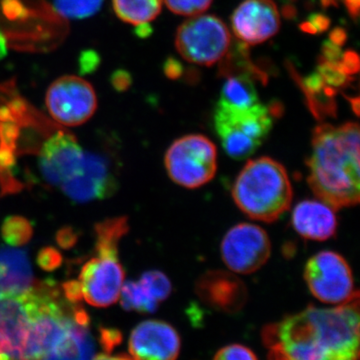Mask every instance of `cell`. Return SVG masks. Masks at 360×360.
<instances>
[{"instance_id":"83f0119b","label":"cell","mask_w":360,"mask_h":360,"mask_svg":"<svg viewBox=\"0 0 360 360\" xmlns=\"http://www.w3.org/2000/svg\"><path fill=\"white\" fill-rule=\"evenodd\" d=\"M317 72L321 75L326 84L335 87V89L345 86L352 80L349 75H347L341 71L338 63L321 61L317 68Z\"/></svg>"},{"instance_id":"9a60e30c","label":"cell","mask_w":360,"mask_h":360,"mask_svg":"<svg viewBox=\"0 0 360 360\" xmlns=\"http://www.w3.org/2000/svg\"><path fill=\"white\" fill-rule=\"evenodd\" d=\"M179 350V333L165 321L141 322L130 335L129 352L134 360H176Z\"/></svg>"},{"instance_id":"e575fe53","label":"cell","mask_w":360,"mask_h":360,"mask_svg":"<svg viewBox=\"0 0 360 360\" xmlns=\"http://www.w3.org/2000/svg\"><path fill=\"white\" fill-rule=\"evenodd\" d=\"M163 71L169 79L177 80L184 75V66L176 58H168L163 65Z\"/></svg>"},{"instance_id":"8d00e7d4","label":"cell","mask_w":360,"mask_h":360,"mask_svg":"<svg viewBox=\"0 0 360 360\" xmlns=\"http://www.w3.org/2000/svg\"><path fill=\"white\" fill-rule=\"evenodd\" d=\"M329 40L333 42V44L338 45V46H342L347 42V33L345 32V28L336 27L329 34Z\"/></svg>"},{"instance_id":"5bb4252c","label":"cell","mask_w":360,"mask_h":360,"mask_svg":"<svg viewBox=\"0 0 360 360\" xmlns=\"http://www.w3.org/2000/svg\"><path fill=\"white\" fill-rule=\"evenodd\" d=\"M234 34L246 44H259L278 32L281 15L272 0H245L231 18Z\"/></svg>"},{"instance_id":"60d3db41","label":"cell","mask_w":360,"mask_h":360,"mask_svg":"<svg viewBox=\"0 0 360 360\" xmlns=\"http://www.w3.org/2000/svg\"><path fill=\"white\" fill-rule=\"evenodd\" d=\"M347 101L352 104V110L354 111L355 115H359V97H348Z\"/></svg>"},{"instance_id":"8992f818","label":"cell","mask_w":360,"mask_h":360,"mask_svg":"<svg viewBox=\"0 0 360 360\" xmlns=\"http://www.w3.org/2000/svg\"><path fill=\"white\" fill-rule=\"evenodd\" d=\"M227 26L217 16L195 15L177 30L175 46L188 63L212 66L224 58L231 49Z\"/></svg>"},{"instance_id":"ab89813d","label":"cell","mask_w":360,"mask_h":360,"mask_svg":"<svg viewBox=\"0 0 360 360\" xmlns=\"http://www.w3.org/2000/svg\"><path fill=\"white\" fill-rule=\"evenodd\" d=\"M94 360H134L127 356V355H117V356H110L108 354H101Z\"/></svg>"},{"instance_id":"44dd1931","label":"cell","mask_w":360,"mask_h":360,"mask_svg":"<svg viewBox=\"0 0 360 360\" xmlns=\"http://www.w3.org/2000/svg\"><path fill=\"white\" fill-rule=\"evenodd\" d=\"M112 2L118 18L134 25L155 20L162 6V0H112Z\"/></svg>"},{"instance_id":"d6a6232c","label":"cell","mask_w":360,"mask_h":360,"mask_svg":"<svg viewBox=\"0 0 360 360\" xmlns=\"http://www.w3.org/2000/svg\"><path fill=\"white\" fill-rule=\"evenodd\" d=\"M122 342V333L116 329L103 328L101 330V343L106 352H110Z\"/></svg>"},{"instance_id":"1f68e13d","label":"cell","mask_w":360,"mask_h":360,"mask_svg":"<svg viewBox=\"0 0 360 360\" xmlns=\"http://www.w3.org/2000/svg\"><path fill=\"white\" fill-rule=\"evenodd\" d=\"M338 63L341 71L347 75H356L359 71V56L355 51H345Z\"/></svg>"},{"instance_id":"52a82bcc","label":"cell","mask_w":360,"mask_h":360,"mask_svg":"<svg viewBox=\"0 0 360 360\" xmlns=\"http://www.w3.org/2000/svg\"><path fill=\"white\" fill-rule=\"evenodd\" d=\"M304 279L310 292L323 303L342 304L359 295L349 264L335 251H321L310 257Z\"/></svg>"},{"instance_id":"e0dca14e","label":"cell","mask_w":360,"mask_h":360,"mask_svg":"<svg viewBox=\"0 0 360 360\" xmlns=\"http://www.w3.org/2000/svg\"><path fill=\"white\" fill-rule=\"evenodd\" d=\"M291 224L303 238L326 241L335 236L338 222L335 210L323 201L303 200L293 210Z\"/></svg>"},{"instance_id":"d6986e66","label":"cell","mask_w":360,"mask_h":360,"mask_svg":"<svg viewBox=\"0 0 360 360\" xmlns=\"http://www.w3.org/2000/svg\"><path fill=\"white\" fill-rule=\"evenodd\" d=\"M32 269L25 251L0 248V298L30 290Z\"/></svg>"},{"instance_id":"4fadbf2b","label":"cell","mask_w":360,"mask_h":360,"mask_svg":"<svg viewBox=\"0 0 360 360\" xmlns=\"http://www.w3.org/2000/svg\"><path fill=\"white\" fill-rule=\"evenodd\" d=\"M68 198L77 202L101 200L115 193L116 182L108 160L96 153H84L77 174L60 186Z\"/></svg>"},{"instance_id":"7a4b0ae2","label":"cell","mask_w":360,"mask_h":360,"mask_svg":"<svg viewBox=\"0 0 360 360\" xmlns=\"http://www.w3.org/2000/svg\"><path fill=\"white\" fill-rule=\"evenodd\" d=\"M359 125L328 123L315 127L309 160V182L315 196L333 210L359 202Z\"/></svg>"},{"instance_id":"603a6c76","label":"cell","mask_w":360,"mask_h":360,"mask_svg":"<svg viewBox=\"0 0 360 360\" xmlns=\"http://www.w3.org/2000/svg\"><path fill=\"white\" fill-rule=\"evenodd\" d=\"M129 231L127 217L104 220L96 225L97 255H118V243Z\"/></svg>"},{"instance_id":"8fae6325","label":"cell","mask_w":360,"mask_h":360,"mask_svg":"<svg viewBox=\"0 0 360 360\" xmlns=\"http://www.w3.org/2000/svg\"><path fill=\"white\" fill-rule=\"evenodd\" d=\"M124 276L118 255H97L82 266L80 272L82 298L92 307L115 304L120 300Z\"/></svg>"},{"instance_id":"d4e9b609","label":"cell","mask_w":360,"mask_h":360,"mask_svg":"<svg viewBox=\"0 0 360 360\" xmlns=\"http://www.w3.org/2000/svg\"><path fill=\"white\" fill-rule=\"evenodd\" d=\"M103 0H54L56 11L65 18L82 20L94 15Z\"/></svg>"},{"instance_id":"74e56055","label":"cell","mask_w":360,"mask_h":360,"mask_svg":"<svg viewBox=\"0 0 360 360\" xmlns=\"http://www.w3.org/2000/svg\"><path fill=\"white\" fill-rule=\"evenodd\" d=\"M343 1H345V6L352 18H359L360 0H343Z\"/></svg>"},{"instance_id":"30bf717a","label":"cell","mask_w":360,"mask_h":360,"mask_svg":"<svg viewBox=\"0 0 360 360\" xmlns=\"http://www.w3.org/2000/svg\"><path fill=\"white\" fill-rule=\"evenodd\" d=\"M34 288L0 298V360H25Z\"/></svg>"},{"instance_id":"484cf974","label":"cell","mask_w":360,"mask_h":360,"mask_svg":"<svg viewBox=\"0 0 360 360\" xmlns=\"http://www.w3.org/2000/svg\"><path fill=\"white\" fill-rule=\"evenodd\" d=\"M141 279L153 291V295L160 302L167 300L172 290L169 278L163 272L151 270L142 274Z\"/></svg>"},{"instance_id":"4316f807","label":"cell","mask_w":360,"mask_h":360,"mask_svg":"<svg viewBox=\"0 0 360 360\" xmlns=\"http://www.w3.org/2000/svg\"><path fill=\"white\" fill-rule=\"evenodd\" d=\"M213 0H165L169 11L182 16H195L207 11Z\"/></svg>"},{"instance_id":"5b68a950","label":"cell","mask_w":360,"mask_h":360,"mask_svg":"<svg viewBox=\"0 0 360 360\" xmlns=\"http://www.w3.org/2000/svg\"><path fill=\"white\" fill-rule=\"evenodd\" d=\"M165 168L172 181L186 188L208 184L217 170V149L210 139L189 134L176 139L167 149Z\"/></svg>"},{"instance_id":"f1b7e54d","label":"cell","mask_w":360,"mask_h":360,"mask_svg":"<svg viewBox=\"0 0 360 360\" xmlns=\"http://www.w3.org/2000/svg\"><path fill=\"white\" fill-rule=\"evenodd\" d=\"M214 360H258L250 348L243 345H232L220 349Z\"/></svg>"},{"instance_id":"ffe728a7","label":"cell","mask_w":360,"mask_h":360,"mask_svg":"<svg viewBox=\"0 0 360 360\" xmlns=\"http://www.w3.org/2000/svg\"><path fill=\"white\" fill-rule=\"evenodd\" d=\"M219 101L238 108L255 105L258 103V94L253 78L248 75H229L222 86Z\"/></svg>"},{"instance_id":"ac0fdd59","label":"cell","mask_w":360,"mask_h":360,"mask_svg":"<svg viewBox=\"0 0 360 360\" xmlns=\"http://www.w3.org/2000/svg\"><path fill=\"white\" fill-rule=\"evenodd\" d=\"M94 342L89 333V315L75 307L70 328L44 360H92Z\"/></svg>"},{"instance_id":"2e32d148","label":"cell","mask_w":360,"mask_h":360,"mask_svg":"<svg viewBox=\"0 0 360 360\" xmlns=\"http://www.w3.org/2000/svg\"><path fill=\"white\" fill-rule=\"evenodd\" d=\"M195 291L200 300L224 312H238L248 300V288L236 274L210 270L198 278Z\"/></svg>"},{"instance_id":"9c48e42d","label":"cell","mask_w":360,"mask_h":360,"mask_svg":"<svg viewBox=\"0 0 360 360\" xmlns=\"http://www.w3.org/2000/svg\"><path fill=\"white\" fill-rule=\"evenodd\" d=\"M220 252L225 265L231 271L250 274L266 264L271 253V243L262 227L239 224L225 234Z\"/></svg>"},{"instance_id":"f546056e","label":"cell","mask_w":360,"mask_h":360,"mask_svg":"<svg viewBox=\"0 0 360 360\" xmlns=\"http://www.w3.org/2000/svg\"><path fill=\"white\" fill-rule=\"evenodd\" d=\"M37 264L42 269L52 271L60 266L63 264V257L58 250L53 248H42L37 255Z\"/></svg>"},{"instance_id":"d590c367","label":"cell","mask_w":360,"mask_h":360,"mask_svg":"<svg viewBox=\"0 0 360 360\" xmlns=\"http://www.w3.org/2000/svg\"><path fill=\"white\" fill-rule=\"evenodd\" d=\"M56 239H58V243L61 248H70L77 243V236L75 232H73L72 229L66 227V229L58 231Z\"/></svg>"},{"instance_id":"f35d334b","label":"cell","mask_w":360,"mask_h":360,"mask_svg":"<svg viewBox=\"0 0 360 360\" xmlns=\"http://www.w3.org/2000/svg\"><path fill=\"white\" fill-rule=\"evenodd\" d=\"M153 32V28L149 25V23H144V25H139L137 27L136 33L139 37L141 39H146V37H149Z\"/></svg>"},{"instance_id":"7402d4cb","label":"cell","mask_w":360,"mask_h":360,"mask_svg":"<svg viewBox=\"0 0 360 360\" xmlns=\"http://www.w3.org/2000/svg\"><path fill=\"white\" fill-rule=\"evenodd\" d=\"M122 305L127 311L153 314L158 309L160 302L141 278L137 281L123 283L120 291Z\"/></svg>"},{"instance_id":"6da1fadb","label":"cell","mask_w":360,"mask_h":360,"mask_svg":"<svg viewBox=\"0 0 360 360\" xmlns=\"http://www.w3.org/2000/svg\"><path fill=\"white\" fill-rule=\"evenodd\" d=\"M359 295L333 309L310 307L264 330L269 360H359Z\"/></svg>"},{"instance_id":"277c9868","label":"cell","mask_w":360,"mask_h":360,"mask_svg":"<svg viewBox=\"0 0 360 360\" xmlns=\"http://www.w3.org/2000/svg\"><path fill=\"white\" fill-rule=\"evenodd\" d=\"M274 115L262 103L238 108L219 101L214 112V127L225 153L243 160L252 155L269 134Z\"/></svg>"},{"instance_id":"4dcf8cb0","label":"cell","mask_w":360,"mask_h":360,"mask_svg":"<svg viewBox=\"0 0 360 360\" xmlns=\"http://www.w3.org/2000/svg\"><path fill=\"white\" fill-rule=\"evenodd\" d=\"M329 26H330V20L328 16L321 13H312L307 21L300 25V30L305 33L316 34V33L328 32Z\"/></svg>"},{"instance_id":"ba28073f","label":"cell","mask_w":360,"mask_h":360,"mask_svg":"<svg viewBox=\"0 0 360 360\" xmlns=\"http://www.w3.org/2000/svg\"><path fill=\"white\" fill-rule=\"evenodd\" d=\"M49 115L59 124L78 127L96 112L97 97L89 82L75 75H65L51 84L45 97Z\"/></svg>"},{"instance_id":"cb8c5ba5","label":"cell","mask_w":360,"mask_h":360,"mask_svg":"<svg viewBox=\"0 0 360 360\" xmlns=\"http://www.w3.org/2000/svg\"><path fill=\"white\" fill-rule=\"evenodd\" d=\"M32 224L22 217H7L2 224V238L13 248L26 245L32 239Z\"/></svg>"},{"instance_id":"836d02e7","label":"cell","mask_w":360,"mask_h":360,"mask_svg":"<svg viewBox=\"0 0 360 360\" xmlns=\"http://www.w3.org/2000/svg\"><path fill=\"white\" fill-rule=\"evenodd\" d=\"M342 51L340 46L333 44L330 40H326L322 44L321 61L338 63L340 60Z\"/></svg>"},{"instance_id":"3957f363","label":"cell","mask_w":360,"mask_h":360,"mask_svg":"<svg viewBox=\"0 0 360 360\" xmlns=\"http://www.w3.org/2000/svg\"><path fill=\"white\" fill-rule=\"evenodd\" d=\"M232 198L251 219L274 222L290 210L292 186L285 167L262 156L248 160L232 186Z\"/></svg>"},{"instance_id":"7c38bea8","label":"cell","mask_w":360,"mask_h":360,"mask_svg":"<svg viewBox=\"0 0 360 360\" xmlns=\"http://www.w3.org/2000/svg\"><path fill=\"white\" fill-rule=\"evenodd\" d=\"M84 153L72 134L58 130L40 148L39 167L42 176L52 186H63L77 174Z\"/></svg>"}]
</instances>
